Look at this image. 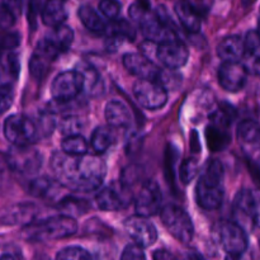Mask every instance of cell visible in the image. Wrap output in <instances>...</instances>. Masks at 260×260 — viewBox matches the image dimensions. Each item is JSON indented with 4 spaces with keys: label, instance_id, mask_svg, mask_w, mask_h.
<instances>
[{
    "label": "cell",
    "instance_id": "49",
    "mask_svg": "<svg viewBox=\"0 0 260 260\" xmlns=\"http://www.w3.org/2000/svg\"><path fill=\"white\" fill-rule=\"evenodd\" d=\"M193 139H192V142H190V149L193 150L194 152L200 151V144H198V137H197V132L193 131L192 134Z\"/></svg>",
    "mask_w": 260,
    "mask_h": 260
},
{
    "label": "cell",
    "instance_id": "37",
    "mask_svg": "<svg viewBox=\"0 0 260 260\" xmlns=\"http://www.w3.org/2000/svg\"><path fill=\"white\" fill-rule=\"evenodd\" d=\"M129 17L140 24L147 15L151 13V8H150V3L147 0H139V2L134 3L128 9Z\"/></svg>",
    "mask_w": 260,
    "mask_h": 260
},
{
    "label": "cell",
    "instance_id": "52",
    "mask_svg": "<svg viewBox=\"0 0 260 260\" xmlns=\"http://www.w3.org/2000/svg\"><path fill=\"white\" fill-rule=\"evenodd\" d=\"M254 2H255V0H241V3H243L244 7H250Z\"/></svg>",
    "mask_w": 260,
    "mask_h": 260
},
{
    "label": "cell",
    "instance_id": "50",
    "mask_svg": "<svg viewBox=\"0 0 260 260\" xmlns=\"http://www.w3.org/2000/svg\"><path fill=\"white\" fill-rule=\"evenodd\" d=\"M8 168V162H7V157L4 156V155L0 152V178L3 177V174L5 173V170H7Z\"/></svg>",
    "mask_w": 260,
    "mask_h": 260
},
{
    "label": "cell",
    "instance_id": "25",
    "mask_svg": "<svg viewBox=\"0 0 260 260\" xmlns=\"http://www.w3.org/2000/svg\"><path fill=\"white\" fill-rule=\"evenodd\" d=\"M68 18V12L62 0H48L42 9V20L48 27L63 24Z\"/></svg>",
    "mask_w": 260,
    "mask_h": 260
},
{
    "label": "cell",
    "instance_id": "18",
    "mask_svg": "<svg viewBox=\"0 0 260 260\" xmlns=\"http://www.w3.org/2000/svg\"><path fill=\"white\" fill-rule=\"evenodd\" d=\"M238 140L245 151L260 149V126L253 119H245L238 127Z\"/></svg>",
    "mask_w": 260,
    "mask_h": 260
},
{
    "label": "cell",
    "instance_id": "17",
    "mask_svg": "<svg viewBox=\"0 0 260 260\" xmlns=\"http://www.w3.org/2000/svg\"><path fill=\"white\" fill-rule=\"evenodd\" d=\"M123 65L129 74L139 79L156 80L161 69L141 53H127L123 56Z\"/></svg>",
    "mask_w": 260,
    "mask_h": 260
},
{
    "label": "cell",
    "instance_id": "14",
    "mask_svg": "<svg viewBox=\"0 0 260 260\" xmlns=\"http://www.w3.org/2000/svg\"><path fill=\"white\" fill-rule=\"evenodd\" d=\"M124 230L127 235L141 248L154 245L157 240V230L151 221L144 216H132L124 221Z\"/></svg>",
    "mask_w": 260,
    "mask_h": 260
},
{
    "label": "cell",
    "instance_id": "43",
    "mask_svg": "<svg viewBox=\"0 0 260 260\" xmlns=\"http://www.w3.org/2000/svg\"><path fill=\"white\" fill-rule=\"evenodd\" d=\"M40 8H41V0H29V2H28L27 17L32 29H35L36 28V20H37V15H38V12H40Z\"/></svg>",
    "mask_w": 260,
    "mask_h": 260
},
{
    "label": "cell",
    "instance_id": "46",
    "mask_svg": "<svg viewBox=\"0 0 260 260\" xmlns=\"http://www.w3.org/2000/svg\"><path fill=\"white\" fill-rule=\"evenodd\" d=\"M4 3L5 5H7L8 8H9V9H12L13 12H14V14L17 15H19V13H20V0H4Z\"/></svg>",
    "mask_w": 260,
    "mask_h": 260
},
{
    "label": "cell",
    "instance_id": "35",
    "mask_svg": "<svg viewBox=\"0 0 260 260\" xmlns=\"http://www.w3.org/2000/svg\"><path fill=\"white\" fill-rule=\"evenodd\" d=\"M245 55L260 60V32L259 30H250L244 40Z\"/></svg>",
    "mask_w": 260,
    "mask_h": 260
},
{
    "label": "cell",
    "instance_id": "55",
    "mask_svg": "<svg viewBox=\"0 0 260 260\" xmlns=\"http://www.w3.org/2000/svg\"><path fill=\"white\" fill-rule=\"evenodd\" d=\"M36 260H50V259L45 258V256H40V258H36Z\"/></svg>",
    "mask_w": 260,
    "mask_h": 260
},
{
    "label": "cell",
    "instance_id": "7",
    "mask_svg": "<svg viewBox=\"0 0 260 260\" xmlns=\"http://www.w3.org/2000/svg\"><path fill=\"white\" fill-rule=\"evenodd\" d=\"M74 41V32L69 25L60 24L53 27V29L38 42L36 52L53 61L61 53L66 52L70 48Z\"/></svg>",
    "mask_w": 260,
    "mask_h": 260
},
{
    "label": "cell",
    "instance_id": "22",
    "mask_svg": "<svg viewBox=\"0 0 260 260\" xmlns=\"http://www.w3.org/2000/svg\"><path fill=\"white\" fill-rule=\"evenodd\" d=\"M104 114L109 126L114 128L128 127L131 123L132 118L128 108L119 101H111L107 103Z\"/></svg>",
    "mask_w": 260,
    "mask_h": 260
},
{
    "label": "cell",
    "instance_id": "11",
    "mask_svg": "<svg viewBox=\"0 0 260 260\" xmlns=\"http://www.w3.org/2000/svg\"><path fill=\"white\" fill-rule=\"evenodd\" d=\"M132 200L131 188L119 182L112 183L96 194L95 203L102 211H119L126 208Z\"/></svg>",
    "mask_w": 260,
    "mask_h": 260
},
{
    "label": "cell",
    "instance_id": "4",
    "mask_svg": "<svg viewBox=\"0 0 260 260\" xmlns=\"http://www.w3.org/2000/svg\"><path fill=\"white\" fill-rule=\"evenodd\" d=\"M160 217L167 230L183 244L192 241L194 234L190 216L182 207L175 205H168L160 210Z\"/></svg>",
    "mask_w": 260,
    "mask_h": 260
},
{
    "label": "cell",
    "instance_id": "30",
    "mask_svg": "<svg viewBox=\"0 0 260 260\" xmlns=\"http://www.w3.org/2000/svg\"><path fill=\"white\" fill-rule=\"evenodd\" d=\"M236 114H238L236 109L231 104L221 103L218 108L210 116L211 124L229 128L230 124L234 122V119L236 118Z\"/></svg>",
    "mask_w": 260,
    "mask_h": 260
},
{
    "label": "cell",
    "instance_id": "36",
    "mask_svg": "<svg viewBox=\"0 0 260 260\" xmlns=\"http://www.w3.org/2000/svg\"><path fill=\"white\" fill-rule=\"evenodd\" d=\"M56 260H91V256L80 246H69L58 251Z\"/></svg>",
    "mask_w": 260,
    "mask_h": 260
},
{
    "label": "cell",
    "instance_id": "3",
    "mask_svg": "<svg viewBox=\"0 0 260 260\" xmlns=\"http://www.w3.org/2000/svg\"><path fill=\"white\" fill-rule=\"evenodd\" d=\"M78 231V223L71 216L58 215L30 223L23 235L30 241H52L65 239Z\"/></svg>",
    "mask_w": 260,
    "mask_h": 260
},
{
    "label": "cell",
    "instance_id": "54",
    "mask_svg": "<svg viewBox=\"0 0 260 260\" xmlns=\"http://www.w3.org/2000/svg\"><path fill=\"white\" fill-rule=\"evenodd\" d=\"M254 165H255L256 169H258L259 173H260V156L258 157V160H256V162H255V164H254Z\"/></svg>",
    "mask_w": 260,
    "mask_h": 260
},
{
    "label": "cell",
    "instance_id": "53",
    "mask_svg": "<svg viewBox=\"0 0 260 260\" xmlns=\"http://www.w3.org/2000/svg\"><path fill=\"white\" fill-rule=\"evenodd\" d=\"M0 260H15L12 255H3L0 256Z\"/></svg>",
    "mask_w": 260,
    "mask_h": 260
},
{
    "label": "cell",
    "instance_id": "26",
    "mask_svg": "<svg viewBox=\"0 0 260 260\" xmlns=\"http://www.w3.org/2000/svg\"><path fill=\"white\" fill-rule=\"evenodd\" d=\"M206 141L211 151H223L230 145L231 136L228 128L210 124L206 128Z\"/></svg>",
    "mask_w": 260,
    "mask_h": 260
},
{
    "label": "cell",
    "instance_id": "28",
    "mask_svg": "<svg viewBox=\"0 0 260 260\" xmlns=\"http://www.w3.org/2000/svg\"><path fill=\"white\" fill-rule=\"evenodd\" d=\"M78 15L81 23L88 28L89 30L95 33H104L107 24L102 19L101 15L90 7V5H81L78 10Z\"/></svg>",
    "mask_w": 260,
    "mask_h": 260
},
{
    "label": "cell",
    "instance_id": "31",
    "mask_svg": "<svg viewBox=\"0 0 260 260\" xmlns=\"http://www.w3.org/2000/svg\"><path fill=\"white\" fill-rule=\"evenodd\" d=\"M61 149L68 155H84L88 154V142L79 134L69 135L61 142Z\"/></svg>",
    "mask_w": 260,
    "mask_h": 260
},
{
    "label": "cell",
    "instance_id": "40",
    "mask_svg": "<svg viewBox=\"0 0 260 260\" xmlns=\"http://www.w3.org/2000/svg\"><path fill=\"white\" fill-rule=\"evenodd\" d=\"M99 10L109 19H116L121 12V4L117 0H102L99 3Z\"/></svg>",
    "mask_w": 260,
    "mask_h": 260
},
{
    "label": "cell",
    "instance_id": "24",
    "mask_svg": "<svg viewBox=\"0 0 260 260\" xmlns=\"http://www.w3.org/2000/svg\"><path fill=\"white\" fill-rule=\"evenodd\" d=\"M81 76L83 80V90H86L89 94H98L103 89L102 85V79L99 73L94 66L88 62H80L75 69Z\"/></svg>",
    "mask_w": 260,
    "mask_h": 260
},
{
    "label": "cell",
    "instance_id": "32",
    "mask_svg": "<svg viewBox=\"0 0 260 260\" xmlns=\"http://www.w3.org/2000/svg\"><path fill=\"white\" fill-rule=\"evenodd\" d=\"M19 74V61L14 53H8L4 58L0 57V76L15 79Z\"/></svg>",
    "mask_w": 260,
    "mask_h": 260
},
{
    "label": "cell",
    "instance_id": "12",
    "mask_svg": "<svg viewBox=\"0 0 260 260\" xmlns=\"http://www.w3.org/2000/svg\"><path fill=\"white\" fill-rule=\"evenodd\" d=\"M162 194L159 185L154 180H145L140 187L135 200V208L137 215L150 217L161 210Z\"/></svg>",
    "mask_w": 260,
    "mask_h": 260
},
{
    "label": "cell",
    "instance_id": "1",
    "mask_svg": "<svg viewBox=\"0 0 260 260\" xmlns=\"http://www.w3.org/2000/svg\"><path fill=\"white\" fill-rule=\"evenodd\" d=\"M51 168L56 180L75 192H91L98 189L107 174V165L94 155H68L55 152L51 157Z\"/></svg>",
    "mask_w": 260,
    "mask_h": 260
},
{
    "label": "cell",
    "instance_id": "29",
    "mask_svg": "<svg viewBox=\"0 0 260 260\" xmlns=\"http://www.w3.org/2000/svg\"><path fill=\"white\" fill-rule=\"evenodd\" d=\"M113 132L108 127H98L94 129L93 135L90 139V145L94 149V151L98 154H103L111 147L113 144Z\"/></svg>",
    "mask_w": 260,
    "mask_h": 260
},
{
    "label": "cell",
    "instance_id": "34",
    "mask_svg": "<svg viewBox=\"0 0 260 260\" xmlns=\"http://www.w3.org/2000/svg\"><path fill=\"white\" fill-rule=\"evenodd\" d=\"M200 172V164L196 157H189V159L183 160L179 169V177L184 184H189Z\"/></svg>",
    "mask_w": 260,
    "mask_h": 260
},
{
    "label": "cell",
    "instance_id": "8",
    "mask_svg": "<svg viewBox=\"0 0 260 260\" xmlns=\"http://www.w3.org/2000/svg\"><path fill=\"white\" fill-rule=\"evenodd\" d=\"M8 168L23 175H30L38 172L42 165V155L38 150L28 146H14L5 155Z\"/></svg>",
    "mask_w": 260,
    "mask_h": 260
},
{
    "label": "cell",
    "instance_id": "56",
    "mask_svg": "<svg viewBox=\"0 0 260 260\" xmlns=\"http://www.w3.org/2000/svg\"><path fill=\"white\" fill-rule=\"evenodd\" d=\"M258 30L260 32V18H259V29Z\"/></svg>",
    "mask_w": 260,
    "mask_h": 260
},
{
    "label": "cell",
    "instance_id": "6",
    "mask_svg": "<svg viewBox=\"0 0 260 260\" xmlns=\"http://www.w3.org/2000/svg\"><path fill=\"white\" fill-rule=\"evenodd\" d=\"M4 135L14 146H28L38 139V128L29 117L13 114L5 119Z\"/></svg>",
    "mask_w": 260,
    "mask_h": 260
},
{
    "label": "cell",
    "instance_id": "27",
    "mask_svg": "<svg viewBox=\"0 0 260 260\" xmlns=\"http://www.w3.org/2000/svg\"><path fill=\"white\" fill-rule=\"evenodd\" d=\"M109 40H128L134 41L136 37V30L126 19H113L104 30Z\"/></svg>",
    "mask_w": 260,
    "mask_h": 260
},
{
    "label": "cell",
    "instance_id": "10",
    "mask_svg": "<svg viewBox=\"0 0 260 260\" xmlns=\"http://www.w3.org/2000/svg\"><path fill=\"white\" fill-rule=\"evenodd\" d=\"M83 90V80L76 70L63 71L58 74L51 85L52 98L58 103H69L74 101Z\"/></svg>",
    "mask_w": 260,
    "mask_h": 260
},
{
    "label": "cell",
    "instance_id": "45",
    "mask_svg": "<svg viewBox=\"0 0 260 260\" xmlns=\"http://www.w3.org/2000/svg\"><path fill=\"white\" fill-rule=\"evenodd\" d=\"M154 260H178L168 250H157L154 253Z\"/></svg>",
    "mask_w": 260,
    "mask_h": 260
},
{
    "label": "cell",
    "instance_id": "13",
    "mask_svg": "<svg viewBox=\"0 0 260 260\" xmlns=\"http://www.w3.org/2000/svg\"><path fill=\"white\" fill-rule=\"evenodd\" d=\"M218 240L228 254H240L248 249V235L243 226L225 221L218 228Z\"/></svg>",
    "mask_w": 260,
    "mask_h": 260
},
{
    "label": "cell",
    "instance_id": "48",
    "mask_svg": "<svg viewBox=\"0 0 260 260\" xmlns=\"http://www.w3.org/2000/svg\"><path fill=\"white\" fill-rule=\"evenodd\" d=\"M253 223L258 226V228H260V197H256V205H255V210H254Z\"/></svg>",
    "mask_w": 260,
    "mask_h": 260
},
{
    "label": "cell",
    "instance_id": "5",
    "mask_svg": "<svg viewBox=\"0 0 260 260\" xmlns=\"http://www.w3.org/2000/svg\"><path fill=\"white\" fill-rule=\"evenodd\" d=\"M139 25L142 35L152 43L159 45L168 41L177 40L175 29L170 25L169 18L162 7L157 8L156 12L150 13Z\"/></svg>",
    "mask_w": 260,
    "mask_h": 260
},
{
    "label": "cell",
    "instance_id": "21",
    "mask_svg": "<svg viewBox=\"0 0 260 260\" xmlns=\"http://www.w3.org/2000/svg\"><path fill=\"white\" fill-rule=\"evenodd\" d=\"M174 9L182 25L188 32H200L201 27H202V19H201V15L198 13L197 8H194L192 4L187 2H179L175 4Z\"/></svg>",
    "mask_w": 260,
    "mask_h": 260
},
{
    "label": "cell",
    "instance_id": "38",
    "mask_svg": "<svg viewBox=\"0 0 260 260\" xmlns=\"http://www.w3.org/2000/svg\"><path fill=\"white\" fill-rule=\"evenodd\" d=\"M156 81L161 84L165 89H175L180 85L182 76L175 73V70L167 69V70H160Z\"/></svg>",
    "mask_w": 260,
    "mask_h": 260
},
{
    "label": "cell",
    "instance_id": "39",
    "mask_svg": "<svg viewBox=\"0 0 260 260\" xmlns=\"http://www.w3.org/2000/svg\"><path fill=\"white\" fill-rule=\"evenodd\" d=\"M14 101V91L10 84H3L0 85V114L7 112L12 107Z\"/></svg>",
    "mask_w": 260,
    "mask_h": 260
},
{
    "label": "cell",
    "instance_id": "15",
    "mask_svg": "<svg viewBox=\"0 0 260 260\" xmlns=\"http://www.w3.org/2000/svg\"><path fill=\"white\" fill-rule=\"evenodd\" d=\"M155 53H156L157 60L165 68L172 69V70H177V69L184 66L188 61V56H189L187 46L178 40L159 43Z\"/></svg>",
    "mask_w": 260,
    "mask_h": 260
},
{
    "label": "cell",
    "instance_id": "19",
    "mask_svg": "<svg viewBox=\"0 0 260 260\" xmlns=\"http://www.w3.org/2000/svg\"><path fill=\"white\" fill-rule=\"evenodd\" d=\"M256 197L251 190L241 189L234 200V215L238 220H249L253 222Z\"/></svg>",
    "mask_w": 260,
    "mask_h": 260
},
{
    "label": "cell",
    "instance_id": "41",
    "mask_svg": "<svg viewBox=\"0 0 260 260\" xmlns=\"http://www.w3.org/2000/svg\"><path fill=\"white\" fill-rule=\"evenodd\" d=\"M121 260H147L146 254H145L144 249L139 246L137 244H131L124 248L122 251Z\"/></svg>",
    "mask_w": 260,
    "mask_h": 260
},
{
    "label": "cell",
    "instance_id": "16",
    "mask_svg": "<svg viewBox=\"0 0 260 260\" xmlns=\"http://www.w3.org/2000/svg\"><path fill=\"white\" fill-rule=\"evenodd\" d=\"M248 80L246 68L239 61H225L218 69V81L225 90L236 93L245 86Z\"/></svg>",
    "mask_w": 260,
    "mask_h": 260
},
{
    "label": "cell",
    "instance_id": "47",
    "mask_svg": "<svg viewBox=\"0 0 260 260\" xmlns=\"http://www.w3.org/2000/svg\"><path fill=\"white\" fill-rule=\"evenodd\" d=\"M225 260H254V259L250 254L244 251V253H240V254H229Z\"/></svg>",
    "mask_w": 260,
    "mask_h": 260
},
{
    "label": "cell",
    "instance_id": "23",
    "mask_svg": "<svg viewBox=\"0 0 260 260\" xmlns=\"http://www.w3.org/2000/svg\"><path fill=\"white\" fill-rule=\"evenodd\" d=\"M217 55L223 61H239L245 56L244 40L239 36H229L217 46Z\"/></svg>",
    "mask_w": 260,
    "mask_h": 260
},
{
    "label": "cell",
    "instance_id": "44",
    "mask_svg": "<svg viewBox=\"0 0 260 260\" xmlns=\"http://www.w3.org/2000/svg\"><path fill=\"white\" fill-rule=\"evenodd\" d=\"M80 128V121L79 118H66L62 123V132L66 135H76L78 129Z\"/></svg>",
    "mask_w": 260,
    "mask_h": 260
},
{
    "label": "cell",
    "instance_id": "20",
    "mask_svg": "<svg viewBox=\"0 0 260 260\" xmlns=\"http://www.w3.org/2000/svg\"><path fill=\"white\" fill-rule=\"evenodd\" d=\"M62 185L57 180H52L47 177L36 178L29 183L28 192L37 198L52 201L60 196V188Z\"/></svg>",
    "mask_w": 260,
    "mask_h": 260
},
{
    "label": "cell",
    "instance_id": "42",
    "mask_svg": "<svg viewBox=\"0 0 260 260\" xmlns=\"http://www.w3.org/2000/svg\"><path fill=\"white\" fill-rule=\"evenodd\" d=\"M15 19H17V15L14 14L12 9L7 7L4 3L0 4V28H10L14 25Z\"/></svg>",
    "mask_w": 260,
    "mask_h": 260
},
{
    "label": "cell",
    "instance_id": "51",
    "mask_svg": "<svg viewBox=\"0 0 260 260\" xmlns=\"http://www.w3.org/2000/svg\"><path fill=\"white\" fill-rule=\"evenodd\" d=\"M185 260H206V259L203 258L202 255H200V254L190 253V254H188L187 258H185Z\"/></svg>",
    "mask_w": 260,
    "mask_h": 260
},
{
    "label": "cell",
    "instance_id": "33",
    "mask_svg": "<svg viewBox=\"0 0 260 260\" xmlns=\"http://www.w3.org/2000/svg\"><path fill=\"white\" fill-rule=\"evenodd\" d=\"M50 63L51 61L48 60L47 57L35 52L29 62L30 75H32L35 79H37V80L43 79V76H45L46 73H47L48 68H50Z\"/></svg>",
    "mask_w": 260,
    "mask_h": 260
},
{
    "label": "cell",
    "instance_id": "2",
    "mask_svg": "<svg viewBox=\"0 0 260 260\" xmlns=\"http://www.w3.org/2000/svg\"><path fill=\"white\" fill-rule=\"evenodd\" d=\"M223 167L213 159L206 164L196 187L198 205L208 211L217 210L223 201Z\"/></svg>",
    "mask_w": 260,
    "mask_h": 260
},
{
    "label": "cell",
    "instance_id": "9",
    "mask_svg": "<svg viewBox=\"0 0 260 260\" xmlns=\"http://www.w3.org/2000/svg\"><path fill=\"white\" fill-rule=\"evenodd\" d=\"M135 98L144 108L159 109L168 101L167 89L156 80L139 79L134 85Z\"/></svg>",
    "mask_w": 260,
    "mask_h": 260
}]
</instances>
